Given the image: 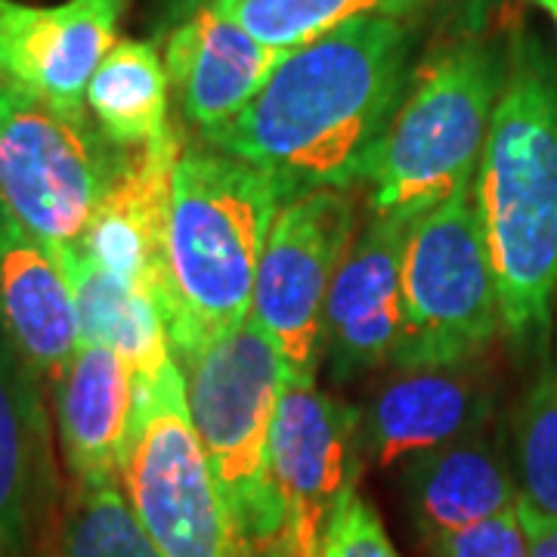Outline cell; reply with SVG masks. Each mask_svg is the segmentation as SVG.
<instances>
[{"label": "cell", "mask_w": 557, "mask_h": 557, "mask_svg": "<svg viewBox=\"0 0 557 557\" xmlns=\"http://www.w3.org/2000/svg\"><path fill=\"white\" fill-rule=\"evenodd\" d=\"M416 22L359 20L285 53L258 97L199 143L267 171L282 201L362 183L416 69Z\"/></svg>", "instance_id": "obj_1"}, {"label": "cell", "mask_w": 557, "mask_h": 557, "mask_svg": "<svg viewBox=\"0 0 557 557\" xmlns=\"http://www.w3.org/2000/svg\"><path fill=\"white\" fill-rule=\"evenodd\" d=\"M508 75L474 193L498 285L502 332L545 350L557 304V62L530 28L508 35Z\"/></svg>", "instance_id": "obj_2"}, {"label": "cell", "mask_w": 557, "mask_h": 557, "mask_svg": "<svg viewBox=\"0 0 557 557\" xmlns=\"http://www.w3.org/2000/svg\"><path fill=\"white\" fill-rule=\"evenodd\" d=\"M282 193L276 180L211 146H186L164 233V325L183 366L251 317L255 278Z\"/></svg>", "instance_id": "obj_3"}, {"label": "cell", "mask_w": 557, "mask_h": 557, "mask_svg": "<svg viewBox=\"0 0 557 557\" xmlns=\"http://www.w3.org/2000/svg\"><path fill=\"white\" fill-rule=\"evenodd\" d=\"M508 75V44L446 35L412 69L406 94L369 161L375 218L412 223L474 183Z\"/></svg>", "instance_id": "obj_4"}, {"label": "cell", "mask_w": 557, "mask_h": 557, "mask_svg": "<svg viewBox=\"0 0 557 557\" xmlns=\"http://www.w3.org/2000/svg\"><path fill=\"white\" fill-rule=\"evenodd\" d=\"M180 369L189 418L236 545L278 536L285 511L270 483V428L285 369L276 344L248 317Z\"/></svg>", "instance_id": "obj_5"}, {"label": "cell", "mask_w": 557, "mask_h": 557, "mask_svg": "<svg viewBox=\"0 0 557 557\" xmlns=\"http://www.w3.org/2000/svg\"><path fill=\"white\" fill-rule=\"evenodd\" d=\"M502 332L498 285L474 183L409 223L394 369L480 359Z\"/></svg>", "instance_id": "obj_6"}, {"label": "cell", "mask_w": 557, "mask_h": 557, "mask_svg": "<svg viewBox=\"0 0 557 557\" xmlns=\"http://www.w3.org/2000/svg\"><path fill=\"white\" fill-rule=\"evenodd\" d=\"M90 124L0 81V201L53 248H78L121 164Z\"/></svg>", "instance_id": "obj_7"}, {"label": "cell", "mask_w": 557, "mask_h": 557, "mask_svg": "<svg viewBox=\"0 0 557 557\" xmlns=\"http://www.w3.org/2000/svg\"><path fill=\"white\" fill-rule=\"evenodd\" d=\"M121 486L164 557H236V539L205 461L183 369L134 399Z\"/></svg>", "instance_id": "obj_8"}, {"label": "cell", "mask_w": 557, "mask_h": 557, "mask_svg": "<svg viewBox=\"0 0 557 557\" xmlns=\"http://www.w3.org/2000/svg\"><path fill=\"white\" fill-rule=\"evenodd\" d=\"M357 233L350 189H313L278 208L260 255L251 319L276 344L285 381L317 384L329 285Z\"/></svg>", "instance_id": "obj_9"}, {"label": "cell", "mask_w": 557, "mask_h": 557, "mask_svg": "<svg viewBox=\"0 0 557 557\" xmlns=\"http://www.w3.org/2000/svg\"><path fill=\"white\" fill-rule=\"evenodd\" d=\"M359 412L317 384L285 381L270 428V483L285 527L278 536L298 557H319L338 502L357 486Z\"/></svg>", "instance_id": "obj_10"}, {"label": "cell", "mask_w": 557, "mask_h": 557, "mask_svg": "<svg viewBox=\"0 0 557 557\" xmlns=\"http://www.w3.org/2000/svg\"><path fill=\"white\" fill-rule=\"evenodd\" d=\"M359 412V458L379 471L483 434L496 412V384L480 359L399 369Z\"/></svg>", "instance_id": "obj_11"}, {"label": "cell", "mask_w": 557, "mask_h": 557, "mask_svg": "<svg viewBox=\"0 0 557 557\" xmlns=\"http://www.w3.org/2000/svg\"><path fill=\"white\" fill-rule=\"evenodd\" d=\"M124 10L127 0H0V81L87 115V84L115 47Z\"/></svg>", "instance_id": "obj_12"}, {"label": "cell", "mask_w": 557, "mask_h": 557, "mask_svg": "<svg viewBox=\"0 0 557 557\" xmlns=\"http://www.w3.org/2000/svg\"><path fill=\"white\" fill-rule=\"evenodd\" d=\"M406 233V220L372 214L350 239L322 310V362L335 381L394 362L403 332Z\"/></svg>", "instance_id": "obj_13"}, {"label": "cell", "mask_w": 557, "mask_h": 557, "mask_svg": "<svg viewBox=\"0 0 557 557\" xmlns=\"http://www.w3.org/2000/svg\"><path fill=\"white\" fill-rule=\"evenodd\" d=\"M183 149V134L174 127L156 146L124 152L78 245L81 255L102 273L156 300L161 317L168 304L164 233L171 180Z\"/></svg>", "instance_id": "obj_14"}, {"label": "cell", "mask_w": 557, "mask_h": 557, "mask_svg": "<svg viewBox=\"0 0 557 557\" xmlns=\"http://www.w3.org/2000/svg\"><path fill=\"white\" fill-rule=\"evenodd\" d=\"M282 57L218 13L211 0H193L161 40V60L180 112L199 134L236 119Z\"/></svg>", "instance_id": "obj_15"}, {"label": "cell", "mask_w": 557, "mask_h": 557, "mask_svg": "<svg viewBox=\"0 0 557 557\" xmlns=\"http://www.w3.org/2000/svg\"><path fill=\"white\" fill-rule=\"evenodd\" d=\"M0 319L40 381L57 384L81 347L78 304L53 245L0 201Z\"/></svg>", "instance_id": "obj_16"}, {"label": "cell", "mask_w": 557, "mask_h": 557, "mask_svg": "<svg viewBox=\"0 0 557 557\" xmlns=\"http://www.w3.org/2000/svg\"><path fill=\"white\" fill-rule=\"evenodd\" d=\"M57 387V428L75 480H121L134 428V372L94 341H81Z\"/></svg>", "instance_id": "obj_17"}, {"label": "cell", "mask_w": 557, "mask_h": 557, "mask_svg": "<svg viewBox=\"0 0 557 557\" xmlns=\"http://www.w3.org/2000/svg\"><path fill=\"white\" fill-rule=\"evenodd\" d=\"M406 498L428 545L515 508L518 480L486 431L424 453L403 471Z\"/></svg>", "instance_id": "obj_18"}, {"label": "cell", "mask_w": 557, "mask_h": 557, "mask_svg": "<svg viewBox=\"0 0 557 557\" xmlns=\"http://www.w3.org/2000/svg\"><path fill=\"white\" fill-rule=\"evenodd\" d=\"M40 379L0 319V557H22L47 490Z\"/></svg>", "instance_id": "obj_19"}, {"label": "cell", "mask_w": 557, "mask_h": 557, "mask_svg": "<svg viewBox=\"0 0 557 557\" xmlns=\"http://www.w3.org/2000/svg\"><path fill=\"white\" fill-rule=\"evenodd\" d=\"M78 304L81 341L115 350L134 372V399L146 397L180 362L159 304L102 273L78 248H57Z\"/></svg>", "instance_id": "obj_20"}, {"label": "cell", "mask_w": 557, "mask_h": 557, "mask_svg": "<svg viewBox=\"0 0 557 557\" xmlns=\"http://www.w3.org/2000/svg\"><path fill=\"white\" fill-rule=\"evenodd\" d=\"M84 106L102 137L121 152L156 146L174 131L171 81L159 44L121 38L102 57L87 84Z\"/></svg>", "instance_id": "obj_21"}, {"label": "cell", "mask_w": 557, "mask_h": 557, "mask_svg": "<svg viewBox=\"0 0 557 557\" xmlns=\"http://www.w3.org/2000/svg\"><path fill=\"white\" fill-rule=\"evenodd\" d=\"M263 47L292 53L359 20H418L431 0H211Z\"/></svg>", "instance_id": "obj_22"}, {"label": "cell", "mask_w": 557, "mask_h": 557, "mask_svg": "<svg viewBox=\"0 0 557 557\" xmlns=\"http://www.w3.org/2000/svg\"><path fill=\"white\" fill-rule=\"evenodd\" d=\"M57 557H164L139 523L121 480H75Z\"/></svg>", "instance_id": "obj_23"}, {"label": "cell", "mask_w": 557, "mask_h": 557, "mask_svg": "<svg viewBox=\"0 0 557 557\" xmlns=\"http://www.w3.org/2000/svg\"><path fill=\"white\" fill-rule=\"evenodd\" d=\"M515 461L520 498L557 518V354L542 362L515 416Z\"/></svg>", "instance_id": "obj_24"}, {"label": "cell", "mask_w": 557, "mask_h": 557, "mask_svg": "<svg viewBox=\"0 0 557 557\" xmlns=\"http://www.w3.org/2000/svg\"><path fill=\"white\" fill-rule=\"evenodd\" d=\"M319 557H399L372 502L350 486L325 527Z\"/></svg>", "instance_id": "obj_25"}, {"label": "cell", "mask_w": 557, "mask_h": 557, "mask_svg": "<svg viewBox=\"0 0 557 557\" xmlns=\"http://www.w3.org/2000/svg\"><path fill=\"white\" fill-rule=\"evenodd\" d=\"M520 502V498H518ZM437 557H530L518 505L431 542Z\"/></svg>", "instance_id": "obj_26"}, {"label": "cell", "mask_w": 557, "mask_h": 557, "mask_svg": "<svg viewBox=\"0 0 557 557\" xmlns=\"http://www.w3.org/2000/svg\"><path fill=\"white\" fill-rule=\"evenodd\" d=\"M440 7V16L453 35H490L502 13L515 0H431Z\"/></svg>", "instance_id": "obj_27"}, {"label": "cell", "mask_w": 557, "mask_h": 557, "mask_svg": "<svg viewBox=\"0 0 557 557\" xmlns=\"http://www.w3.org/2000/svg\"><path fill=\"white\" fill-rule=\"evenodd\" d=\"M520 523L527 533V548L530 557H557V518H548L536 511L533 505H527L523 498L518 502Z\"/></svg>", "instance_id": "obj_28"}, {"label": "cell", "mask_w": 557, "mask_h": 557, "mask_svg": "<svg viewBox=\"0 0 557 557\" xmlns=\"http://www.w3.org/2000/svg\"><path fill=\"white\" fill-rule=\"evenodd\" d=\"M236 557H298L292 552V545L282 536L260 539V542H245L236 545Z\"/></svg>", "instance_id": "obj_29"}, {"label": "cell", "mask_w": 557, "mask_h": 557, "mask_svg": "<svg viewBox=\"0 0 557 557\" xmlns=\"http://www.w3.org/2000/svg\"><path fill=\"white\" fill-rule=\"evenodd\" d=\"M533 7H539L542 13H548V20L555 22V28H557V0H530Z\"/></svg>", "instance_id": "obj_30"}]
</instances>
